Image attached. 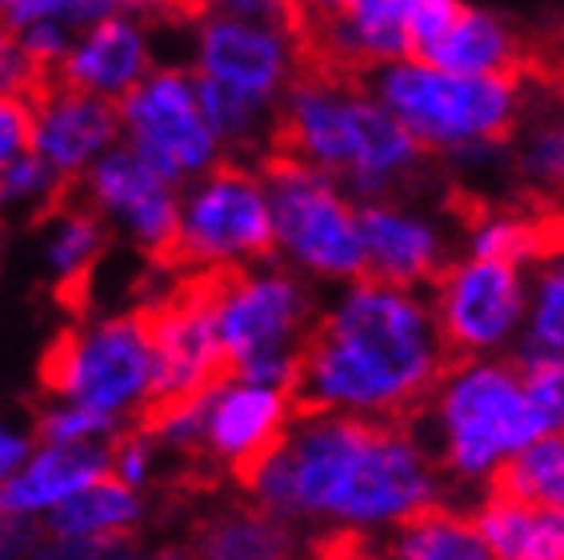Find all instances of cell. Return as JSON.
Here are the masks:
<instances>
[{
    "mask_svg": "<svg viewBox=\"0 0 564 560\" xmlns=\"http://www.w3.org/2000/svg\"><path fill=\"white\" fill-rule=\"evenodd\" d=\"M564 360V257L541 260L529 280L521 360Z\"/></svg>",
    "mask_w": 564,
    "mask_h": 560,
    "instance_id": "484cf974",
    "label": "cell"
},
{
    "mask_svg": "<svg viewBox=\"0 0 564 560\" xmlns=\"http://www.w3.org/2000/svg\"><path fill=\"white\" fill-rule=\"evenodd\" d=\"M369 560H384V557H380V552H369Z\"/></svg>",
    "mask_w": 564,
    "mask_h": 560,
    "instance_id": "ab89813d",
    "label": "cell"
},
{
    "mask_svg": "<svg viewBox=\"0 0 564 560\" xmlns=\"http://www.w3.org/2000/svg\"><path fill=\"white\" fill-rule=\"evenodd\" d=\"M433 313L453 360H480L512 345L529 316V280L509 260H453L433 284Z\"/></svg>",
    "mask_w": 564,
    "mask_h": 560,
    "instance_id": "8fae6325",
    "label": "cell"
},
{
    "mask_svg": "<svg viewBox=\"0 0 564 560\" xmlns=\"http://www.w3.org/2000/svg\"><path fill=\"white\" fill-rule=\"evenodd\" d=\"M448 368L453 353L433 304L413 289L360 277L340 289L304 341L296 417L348 412L413 424Z\"/></svg>",
    "mask_w": 564,
    "mask_h": 560,
    "instance_id": "7a4b0ae2",
    "label": "cell"
},
{
    "mask_svg": "<svg viewBox=\"0 0 564 560\" xmlns=\"http://www.w3.org/2000/svg\"><path fill=\"white\" fill-rule=\"evenodd\" d=\"M296 424V405L281 388H261L232 380L217 392L208 409L205 449L213 464H225L240 488L257 481L264 464L281 453Z\"/></svg>",
    "mask_w": 564,
    "mask_h": 560,
    "instance_id": "5bb4252c",
    "label": "cell"
},
{
    "mask_svg": "<svg viewBox=\"0 0 564 560\" xmlns=\"http://www.w3.org/2000/svg\"><path fill=\"white\" fill-rule=\"evenodd\" d=\"M24 453H29V441H24V437H12V432L0 429V485H4L12 469H17V464L24 461Z\"/></svg>",
    "mask_w": 564,
    "mask_h": 560,
    "instance_id": "8d00e7d4",
    "label": "cell"
},
{
    "mask_svg": "<svg viewBox=\"0 0 564 560\" xmlns=\"http://www.w3.org/2000/svg\"><path fill=\"white\" fill-rule=\"evenodd\" d=\"M141 505L132 485H124L120 476L105 473L100 481L85 485L80 493H73L68 500L53 505L44 528L53 537H100V532H120L137 520Z\"/></svg>",
    "mask_w": 564,
    "mask_h": 560,
    "instance_id": "cb8c5ba5",
    "label": "cell"
},
{
    "mask_svg": "<svg viewBox=\"0 0 564 560\" xmlns=\"http://www.w3.org/2000/svg\"><path fill=\"white\" fill-rule=\"evenodd\" d=\"M36 108V137L33 152L53 173L65 181H80L93 164L112 152L124 137L120 129V108L100 97L76 93V88L48 80L33 97Z\"/></svg>",
    "mask_w": 564,
    "mask_h": 560,
    "instance_id": "9a60e30c",
    "label": "cell"
},
{
    "mask_svg": "<svg viewBox=\"0 0 564 560\" xmlns=\"http://www.w3.org/2000/svg\"><path fill=\"white\" fill-rule=\"evenodd\" d=\"M524 377V392L532 400V412L541 417L544 437L564 432V365L561 360H517Z\"/></svg>",
    "mask_w": 564,
    "mask_h": 560,
    "instance_id": "f1b7e54d",
    "label": "cell"
},
{
    "mask_svg": "<svg viewBox=\"0 0 564 560\" xmlns=\"http://www.w3.org/2000/svg\"><path fill=\"white\" fill-rule=\"evenodd\" d=\"M124 549H129V537L120 528V532H100V537H61L44 545L33 560H120Z\"/></svg>",
    "mask_w": 564,
    "mask_h": 560,
    "instance_id": "836d02e7",
    "label": "cell"
},
{
    "mask_svg": "<svg viewBox=\"0 0 564 560\" xmlns=\"http://www.w3.org/2000/svg\"><path fill=\"white\" fill-rule=\"evenodd\" d=\"M105 429H112V417H105L97 409H85V405L53 409L36 417V444H48V449H56V444H80L85 437Z\"/></svg>",
    "mask_w": 564,
    "mask_h": 560,
    "instance_id": "f546056e",
    "label": "cell"
},
{
    "mask_svg": "<svg viewBox=\"0 0 564 560\" xmlns=\"http://www.w3.org/2000/svg\"><path fill=\"white\" fill-rule=\"evenodd\" d=\"M117 108L124 144L176 189L196 184L228 161L225 144L200 112L196 76L188 68H152L149 80Z\"/></svg>",
    "mask_w": 564,
    "mask_h": 560,
    "instance_id": "30bf717a",
    "label": "cell"
},
{
    "mask_svg": "<svg viewBox=\"0 0 564 560\" xmlns=\"http://www.w3.org/2000/svg\"><path fill=\"white\" fill-rule=\"evenodd\" d=\"M553 88H556V97L564 100V61H556L553 65Z\"/></svg>",
    "mask_w": 564,
    "mask_h": 560,
    "instance_id": "f35d334b",
    "label": "cell"
},
{
    "mask_svg": "<svg viewBox=\"0 0 564 560\" xmlns=\"http://www.w3.org/2000/svg\"><path fill=\"white\" fill-rule=\"evenodd\" d=\"M517 169L536 193H564V120H541L524 132Z\"/></svg>",
    "mask_w": 564,
    "mask_h": 560,
    "instance_id": "83f0119b",
    "label": "cell"
},
{
    "mask_svg": "<svg viewBox=\"0 0 564 560\" xmlns=\"http://www.w3.org/2000/svg\"><path fill=\"white\" fill-rule=\"evenodd\" d=\"M73 44H76V33L65 29V24H36V29L21 33V49L29 53V61H33L44 80H56L61 65H65L68 53H73Z\"/></svg>",
    "mask_w": 564,
    "mask_h": 560,
    "instance_id": "d6a6232c",
    "label": "cell"
},
{
    "mask_svg": "<svg viewBox=\"0 0 564 560\" xmlns=\"http://www.w3.org/2000/svg\"><path fill=\"white\" fill-rule=\"evenodd\" d=\"M561 365H564V360H561Z\"/></svg>",
    "mask_w": 564,
    "mask_h": 560,
    "instance_id": "60d3db41",
    "label": "cell"
},
{
    "mask_svg": "<svg viewBox=\"0 0 564 560\" xmlns=\"http://www.w3.org/2000/svg\"><path fill=\"white\" fill-rule=\"evenodd\" d=\"M245 493L289 525L313 520L325 537L365 540L441 508L448 481L409 420L313 412L296 417L281 453Z\"/></svg>",
    "mask_w": 564,
    "mask_h": 560,
    "instance_id": "6da1fadb",
    "label": "cell"
},
{
    "mask_svg": "<svg viewBox=\"0 0 564 560\" xmlns=\"http://www.w3.org/2000/svg\"><path fill=\"white\" fill-rule=\"evenodd\" d=\"M44 532H48V528L33 525V520L0 517V560H17V557H24V552H33L44 540Z\"/></svg>",
    "mask_w": 564,
    "mask_h": 560,
    "instance_id": "e575fe53",
    "label": "cell"
},
{
    "mask_svg": "<svg viewBox=\"0 0 564 560\" xmlns=\"http://www.w3.org/2000/svg\"><path fill=\"white\" fill-rule=\"evenodd\" d=\"M188 552L196 560H296L301 540L289 520L272 517L249 500L200 520Z\"/></svg>",
    "mask_w": 564,
    "mask_h": 560,
    "instance_id": "7402d4cb",
    "label": "cell"
},
{
    "mask_svg": "<svg viewBox=\"0 0 564 560\" xmlns=\"http://www.w3.org/2000/svg\"><path fill=\"white\" fill-rule=\"evenodd\" d=\"M105 473H109V449H93V444L44 449L21 476L0 485V517H21V513L61 505Z\"/></svg>",
    "mask_w": 564,
    "mask_h": 560,
    "instance_id": "ffe728a7",
    "label": "cell"
},
{
    "mask_svg": "<svg viewBox=\"0 0 564 560\" xmlns=\"http://www.w3.org/2000/svg\"><path fill=\"white\" fill-rule=\"evenodd\" d=\"M276 257V228L261 169L225 161L181 196V237L169 269H252Z\"/></svg>",
    "mask_w": 564,
    "mask_h": 560,
    "instance_id": "ba28073f",
    "label": "cell"
},
{
    "mask_svg": "<svg viewBox=\"0 0 564 560\" xmlns=\"http://www.w3.org/2000/svg\"><path fill=\"white\" fill-rule=\"evenodd\" d=\"M377 552L384 560H497L473 517L445 505L392 528Z\"/></svg>",
    "mask_w": 564,
    "mask_h": 560,
    "instance_id": "603a6c76",
    "label": "cell"
},
{
    "mask_svg": "<svg viewBox=\"0 0 564 560\" xmlns=\"http://www.w3.org/2000/svg\"><path fill=\"white\" fill-rule=\"evenodd\" d=\"M68 193H73V181L53 173L36 152L0 173V208H36L41 216H48Z\"/></svg>",
    "mask_w": 564,
    "mask_h": 560,
    "instance_id": "4316f807",
    "label": "cell"
},
{
    "mask_svg": "<svg viewBox=\"0 0 564 560\" xmlns=\"http://www.w3.org/2000/svg\"><path fill=\"white\" fill-rule=\"evenodd\" d=\"M193 73L281 112L289 88L304 73V49L289 24L200 17L193 41Z\"/></svg>",
    "mask_w": 564,
    "mask_h": 560,
    "instance_id": "7c38bea8",
    "label": "cell"
},
{
    "mask_svg": "<svg viewBox=\"0 0 564 560\" xmlns=\"http://www.w3.org/2000/svg\"><path fill=\"white\" fill-rule=\"evenodd\" d=\"M365 88L429 157L456 164H485L521 125V80H477L456 76L424 61H397L365 76Z\"/></svg>",
    "mask_w": 564,
    "mask_h": 560,
    "instance_id": "5b68a950",
    "label": "cell"
},
{
    "mask_svg": "<svg viewBox=\"0 0 564 560\" xmlns=\"http://www.w3.org/2000/svg\"><path fill=\"white\" fill-rule=\"evenodd\" d=\"M76 189L105 220L112 216L156 269H169L176 237H181L176 184H169L156 169H149L129 144H117L76 181Z\"/></svg>",
    "mask_w": 564,
    "mask_h": 560,
    "instance_id": "4fadbf2b",
    "label": "cell"
},
{
    "mask_svg": "<svg viewBox=\"0 0 564 560\" xmlns=\"http://www.w3.org/2000/svg\"><path fill=\"white\" fill-rule=\"evenodd\" d=\"M36 108L29 97H0V173L33 152Z\"/></svg>",
    "mask_w": 564,
    "mask_h": 560,
    "instance_id": "4dcf8cb0",
    "label": "cell"
},
{
    "mask_svg": "<svg viewBox=\"0 0 564 560\" xmlns=\"http://www.w3.org/2000/svg\"><path fill=\"white\" fill-rule=\"evenodd\" d=\"M416 61L456 76H477V80H521L529 68L521 33L505 17L465 4V12L436 36Z\"/></svg>",
    "mask_w": 564,
    "mask_h": 560,
    "instance_id": "ac0fdd59",
    "label": "cell"
},
{
    "mask_svg": "<svg viewBox=\"0 0 564 560\" xmlns=\"http://www.w3.org/2000/svg\"><path fill=\"white\" fill-rule=\"evenodd\" d=\"M149 560H196L188 549H164V552H156V557H149Z\"/></svg>",
    "mask_w": 564,
    "mask_h": 560,
    "instance_id": "74e56055",
    "label": "cell"
},
{
    "mask_svg": "<svg viewBox=\"0 0 564 560\" xmlns=\"http://www.w3.org/2000/svg\"><path fill=\"white\" fill-rule=\"evenodd\" d=\"M272 152L333 176L357 205L397 201L429 152L372 97L365 80L304 68L276 117Z\"/></svg>",
    "mask_w": 564,
    "mask_h": 560,
    "instance_id": "3957f363",
    "label": "cell"
},
{
    "mask_svg": "<svg viewBox=\"0 0 564 560\" xmlns=\"http://www.w3.org/2000/svg\"><path fill=\"white\" fill-rule=\"evenodd\" d=\"M152 68H156L152 65V44L141 17L124 12V17H112V21L76 36L73 53L61 65L56 80L76 88V93L120 105L149 80Z\"/></svg>",
    "mask_w": 564,
    "mask_h": 560,
    "instance_id": "e0dca14e",
    "label": "cell"
},
{
    "mask_svg": "<svg viewBox=\"0 0 564 560\" xmlns=\"http://www.w3.org/2000/svg\"><path fill=\"white\" fill-rule=\"evenodd\" d=\"M264 189L276 228V252L316 280L352 284L365 277L360 205L333 176L269 152L261 161Z\"/></svg>",
    "mask_w": 564,
    "mask_h": 560,
    "instance_id": "52a82bcc",
    "label": "cell"
},
{
    "mask_svg": "<svg viewBox=\"0 0 564 560\" xmlns=\"http://www.w3.org/2000/svg\"><path fill=\"white\" fill-rule=\"evenodd\" d=\"M73 12L76 0H0V29L12 36L29 33L36 24H65V29H73Z\"/></svg>",
    "mask_w": 564,
    "mask_h": 560,
    "instance_id": "1f68e13d",
    "label": "cell"
},
{
    "mask_svg": "<svg viewBox=\"0 0 564 560\" xmlns=\"http://www.w3.org/2000/svg\"><path fill=\"white\" fill-rule=\"evenodd\" d=\"M321 313L308 284L289 269H220L217 333L232 377L293 397L301 353Z\"/></svg>",
    "mask_w": 564,
    "mask_h": 560,
    "instance_id": "8992f818",
    "label": "cell"
},
{
    "mask_svg": "<svg viewBox=\"0 0 564 560\" xmlns=\"http://www.w3.org/2000/svg\"><path fill=\"white\" fill-rule=\"evenodd\" d=\"M152 377H156V348L141 309L88 329L56 333L36 365V380L48 397H73L76 405L105 417L141 405L149 397Z\"/></svg>",
    "mask_w": 564,
    "mask_h": 560,
    "instance_id": "9c48e42d",
    "label": "cell"
},
{
    "mask_svg": "<svg viewBox=\"0 0 564 560\" xmlns=\"http://www.w3.org/2000/svg\"><path fill=\"white\" fill-rule=\"evenodd\" d=\"M429 420V453L448 485H489L500 469L544 437L541 417L532 412L517 360L480 356L453 360L421 412Z\"/></svg>",
    "mask_w": 564,
    "mask_h": 560,
    "instance_id": "277c9868",
    "label": "cell"
},
{
    "mask_svg": "<svg viewBox=\"0 0 564 560\" xmlns=\"http://www.w3.org/2000/svg\"><path fill=\"white\" fill-rule=\"evenodd\" d=\"M360 240H365V277L397 284V289H421L436 284L448 260V240L429 213L401 205V201H377L360 205Z\"/></svg>",
    "mask_w": 564,
    "mask_h": 560,
    "instance_id": "2e32d148",
    "label": "cell"
},
{
    "mask_svg": "<svg viewBox=\"0 0 564 560\" xmlns=\"http://www.w3.org/2000/svg\"><path fill=\"white\" fill-rule=\"evenodd\" d=\"M132 17H156V21H200L205 0H124Z\"/></svg>",
    "mask_w": 564,
    "mask_h": 560,
    "instance_id": "d590c367",
    "label": "cell"
},
{
    "mask_svg": "<svg viewBox=\"0 0 564 560\" xmlns=\"http://www.w3.org/2000/svg\"><path fill=\"white\" fill-rule=\"evenodd\" d=\"M489 493L512 496L524 505L564 508V432H549L532 441L521 456H512Z\"/></svg>",
    "mask_w": 564,
    "mask_h": 560,
    "instance_id": "d4e9b609",
    "label": "cell"
},
{
    "mask_svg": "<svg viewBox=\"0 0 564 560\" xmlns=\"http://www.w3.org/2000/svg\"><path fill=\"white\" fill-rule=\"evenodd\" d=\"M44 220H53L44 257H48V269H53V280H56V301L65 304V309H73V313H85L88 277L97 269L100 252L109 248V225H105V216L80 196L76 184H73V193L44 216Z\"/></svg>",
    "mask_w": 564,
    "mask_h": 560,
    "instance_id": "d6986e66",
    "label": "cell"
},
{
    "mask_svg": "<svg viewBox=\"0 0 564 560\" xmlns=\"http://www.w3.org/2000/svg\"><path fill=\"white\" fill-rule=\"evenodd\" d=\"M473 525L497 560H564V508L489 493L473 508Z\"/></svg>",
    "mask_w": 564,
    "mask_h": 560,
    "instance_id": "44dd1931",
    "label": "cell"
}]
</instances>
